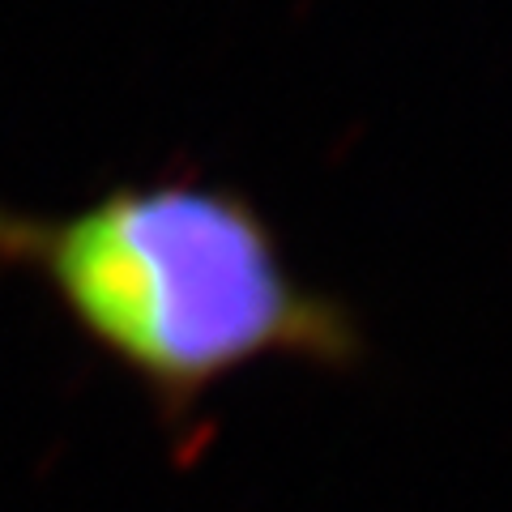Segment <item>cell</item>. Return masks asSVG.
I'll use <instances>...</instances> for the list:
<instances>
[{"label": "cell", "mask_w": 512, "mask_h": 512, "mask_svg": "<svg viewBox=\"0 0 512 512\" xmlns=\"http://www.w3.org/2000/svg\"><path fill=\"white\" fill-rule=\"evenodd\" d=\"M0 269L35 278L167 427L252 367L350 372L367 359L355 308L299 274L235 184H116L69 214L0 205Z\"/></svg>", "instance_id": "cell-1"}]
</instances>
